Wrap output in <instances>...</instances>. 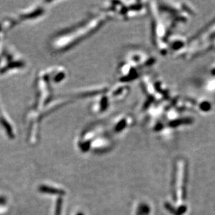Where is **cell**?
Segmentation results:
<instances>
[{"mask_svg":"<svg viewBox=\"0 0 215 215\" xmlns=\"http://www.w3.org/2000/svg\"><path fill=\"white\" fill-rule=\"evenodd\" d=\"M39 191L42 193L50 194H57L60 196H63L65 194V191L64 190H62V189H57V188L52 187H49L46 185L40 186Z\"/></svg>","mask_w":215,"mask_h":215,"instance_id":"6da1fadb","label":"cell"},{"mask_svg":"<svg viewBox=\"0 0 215 215\" xmlns=\"http://www.w3.org/2000/svg\"><path fill=\"white\" fill-rule=\"evenodd\" d=\"M62 204H63L62 198H59L57 200V203H56V208H55V215H61Z\"/></svg>","mask_w":215,"mask_h":215,"instance_id":"7a4b0ae2","label":"cell"},{"mask_svg":"<svg viewBox=\"0 0 215 215\" xmlns=\"http://www.w3.org/2000/svg\"><path fill=\"white\" fill-rule=\"evenodd\" d=\"M167 208L168 210H169V211H170V212H171L172 214H174V215H180V214H179V212H178V211L176 212V210H175L172 206H170V205L167 204Z\"/></svg>","mask_w":215,"mask_h":215,"instance_id":"3957f363","label":"cell"},{"mask_svg":"<svg viewBox=\"0 0 215 215\" xmlns=\"http://www.w3.org/2000/svg\"><path fill=\"white\" fill-rule=\"evenodd\" d=\"M78 215H84L83 214H81V213H79Z\"/></svg>","mask_w":215,"mask_h":215,"instance_id":"277c9868","label":"cell"}]
</instances>
